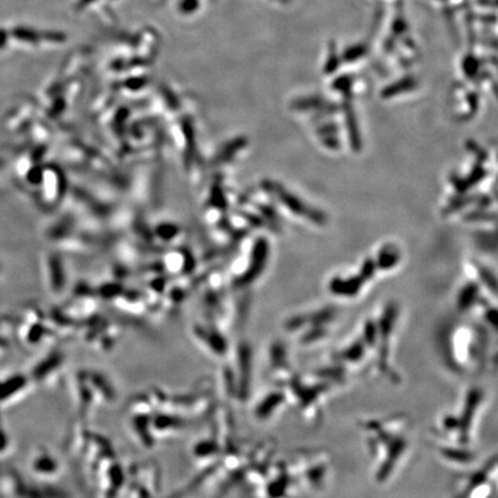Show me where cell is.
Segmentation results:
<instances>
[{"mask_svg": "<svg viewBox=\"0 0 498 498\" xmlns=\"http://www.w3.org/2000/svg\"><path fill=\"white\" fill-rule=\"evenodd\" d=\"M439 352L445 365L457 374L480 370L485 365L488 348V334L483 328L463 329L442 334Z\"/></svg>", "mask_w": 498, "mask_h": 498, "instance_id": "1", "label": "cell"}, {"mask_svg": "<svg viewBox=\"0 0 498 498\" xmlns=\"http://www.w3.org/2000/svg\"><path fill=\"white\" fill-rule=\"evenodd\" d=\"M483 401H485V394L478 387H472L465 394L463 411L459 415H457L459 421V436H458L457 444L463 445V447L470 444L474 421L480 413Z\"/></svg>", "mask_w": 498, "mask_h": 498, "instance_id": "2", "label": "cell"}, {"mask_svg": "<svg viewBox=\"0 0 498 498\" xmlns=\"http://www.w3.org/2000/svg\"><path fill=\"white\" fill-rule=\"evenodd\" d=\"M269 188L274 193V195L277 196L278 199L281 200V203L286 207L289 210L298 214L306 217L309 221L315 223L317 225H324L327 223V216L323 212H320L317 209L312 208L309 205H305L299 198L293 195L289 190H285L284 187L281 186L279 183H269Z\"/></svg>", "mask_w": 498, "mask_h": 498, "instance_id": "3", "label": "cell"}, {"mask_svg": "<svg viewBox=\"0 0 498 498\" xmlns=\"http://www.w3.org/2000/svg\"><path fill=\"white\" fill-rule=\"evenodd\" d=\"M298 473L303 478L309 488L319 490L324 486L329 472V463L320 454L303 456V461L298 465Z\"/></svg>", "mask_w": 498, "mask_h": 498, "instance_id": "4", "label": "cell"}, {"mask_svg": "<svg viewBox=\"0 0 498 498\" xmlns=\"http://www.w3.org/2000/svg\"><path fill=\"white\" fill-rule=\"evenodd\" d=\"M368 353V347L366 346L365 341L360 336L350 343H347L344 347H341V350L334 354V360L344 363V365L356 366V365H361L365 361Z\"/></svg>", "mask_w": 498, "mask_h": 498, "instance_id": "5", "label": "cell"}, {"mask_svg": "<svg viewBox=\"0 0 498 498\" xmlns=\"http://www.w3.org/2000/svg\"><path fill=\"white\" fill-rule=\"evenodd\" d=\"M439 454L443 461L450 463L454 466H467L475 461L472 451L466 449L463 445L454 444V443H445L439 448Z\"/></svg>", "mask_w": 498, "mask_h": 498, "instance_id": "6", "label": "cell"}, {"mask_svg": "<svg viewBox=\"0 0 498 498\" xmlns=\"http://www.w3.org/2000/svg\"><path fill=\"white\" fill-rule=\"evenodd\" d=\"M287 397L284 392L272 391L265 396L263 399L256 403L255 413L256 418L262 421L269 420L274 416L276 412L281 408L284 403H286Z\"/></svg>", "mask_w": 498, "mask_h": 498, "instance_id": "7", "label": "cell"}, {"mask_svg": "<svg viewBox=\"0 0 498 498\" xmlns=\"http://www.w3.org/2000/svg\"><path fill=\"white\" fill-rule=\"evenodd\" d=\"M365 281H366L361 274L347 278V279L334 278L329 284V289L332 293L339 296V297L352 298L356 297V294H359Z\"/></svg>", "mask_w": 498, "mask_h": 498, "instance_id": "8", "label": "cell"}, {"mask_svg": "<svg viewBox=\"0 0 498 498\" xmlns=\"http://www.w3.org/2000/svg\"><path fill=\"white\" fill-rule=\"evenodd\" d=\"M352 96H345L344 107L345 120H346V128L350 136V142L352 145L354 152H360L363 148V142H361V135H360L359 123L356 120L354 109L352 107L350 99Z\"/></svg>", "mask_w": 498, "mask_h": 498, "instance_id": "9", "label": "cell"}, {"mask_svg": "<svg viewBox=\"0 0 498 498\" xmlns=\"http://www.w3.org/2000/svg\"><path fill=\"white\" fill-rule=\"evenodd\" d=\"M479 285L476 283H468L461 289L458 296L457 305L461 310H468L474 306L479 297Z\"/></svg>", "mask_w": 498, "mask_h": 498, "instance_id": "10", "label": "cell"}, {"mask_svg": "<svg viewBox=\"0 0 498 498\" xmlns=\"http://www.w3.org/2000/svg\"><path fill=\"white\" fill-rule=\"evenodd\" d=\"M486 177V171L483 170L481 165L474 167L473 172L470 174V177L467 179H456L454 178V187L459 193L466 192L470 190V187H473L475 183H479L483 178Z\"/></svg>", "mask_w": 498, "mask_h": 498, "instance_id": "11", "label": "cell"}, {"mask_svg": "<svg viewBox=\"0 0 498 498\" xmlns=\"http://www.w3.org/2000/svg\"><path fill=\"white\" fill-rule=\"evenodd\" d=\"M399 262V253L394 246H385L379 254V261L376 265L379 269H391Z\"/></svg>", "mask_w": 498, "mask_h": 498, "instance_id": "12", "label": "cell"}, {"mask_svg": "<svg viewBox=\"0 0 498 498\" xmlns=\"http://www.w3.org/2000/svg\"><path fill=\"white\" fill-rule=\"evenodd\" d=\"M416 83L413 78H403L401 81L389 85L382 92V96L384 98L394 97V96L399 95L401 92H408L412 89L415 88Z\"/></svg>", "mask_w": 498, "mask_h": 498, "instance_id": "13", "label": "cell"}, {"mask_svg": "<svg viewBox=\"0 0 498 498\" xmlns=\"http://www.w3.org/2000/svg\"><path fill=\"white\" fill-rule=\"evenodd\" d=\"M478 270H479L480 276L482 278L483 283H485V284H486L487 286L492 290V293L495 296L496 291H497L496 290V285H497V283H496L495 276L492 274V272H490V270H488L486 267H482V265H480Z\"/></svg>", "mask_w": 498, "mask_h": 498, "instance_id": "14", "label": "cell"}, {"mask_svg": "<svg viewBox=\"0 0 498 498\" xmlns=\"http://www.w3.org/2000/svg\"><path fill=\"white\" fill-rule=\"evenodd\" d=\"M375 262L372 261V259L366 260V262L363 263V270H361V276L365 278V281H368V279H372V276L375 274L376 270Z\"/></svg>", "mask_w": 498, "mask_h": 498, "instance_id": "15", "label": "cell"}, {"mask_svg": "<svg viewBox=\"0 0 498 498\" xmlns=\"http://www.w3.org/2000/svg\"><path fill=\"white\" fill-rule=\"evenodd\" d=\"M465 219L466 221H490V219H492V221H495V214H492L490 212H470V214H467V216H465Z\"/></svg>", "mask_w": 498, "mask_h": 498, "instance_id": "16", "label": "cell"}]
</instances>
